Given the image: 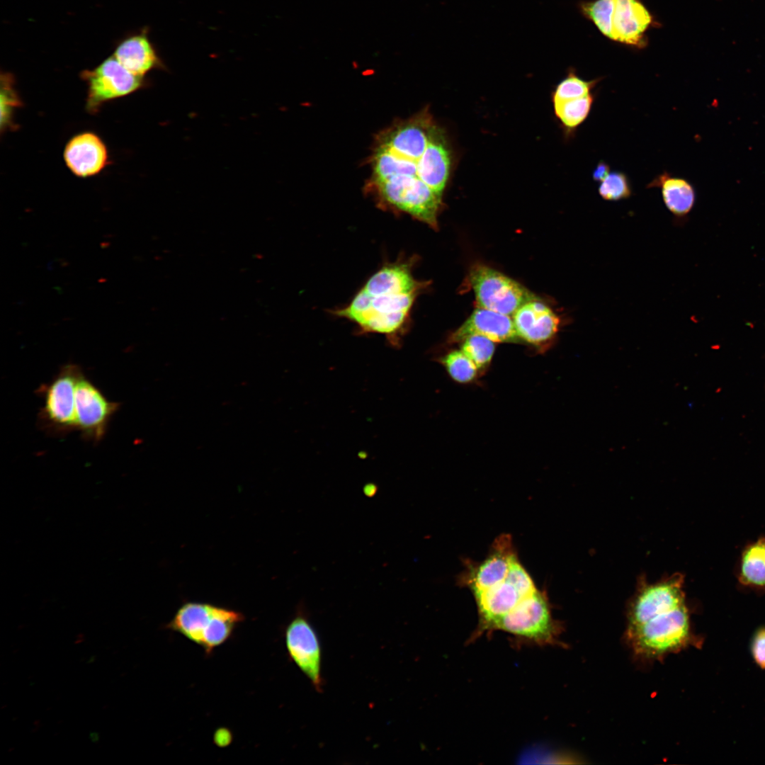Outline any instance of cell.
<instances>
[{"instance_id":"obj_1","label":"cell","mask_w":765,"mask_h":765,"mask_svg":"<svg viewBox=\"0 0 765 765\" xmlns=\"http://www.w3.org/2000/svg\"><path fill=\"white\" fill-rule=\"evenodd\" d=\"M370 166L366 192L378 208L437 228L451 155L444 130L427 108L376 135Z\"/></svg>"},{"instance_id":"obj_2","label":"cell","mask_w":765,"mask_h":765,"mask_svg":"<svg viewBox=\"0 0 765 765\" xmlns=\"http://www.w3.org/2000/svg\"><path fill=\"white\" fill-rule=\"evenodd\" d=\"M625 640L635 657L655 661L694 645L684 591V577L674 574L640 583L628 609Z\"/></svg>"},{"instance_id":"obj_3","label":"cell","mask_w":765,"mask_h":765,"mask_svg":"<svg viewBox=\"0 0 765 765\" xmlns=\"http://www.w3.org/2000/svg\"><path fill=\"white\" fill-rule=\"evenodd\" d=\"M419 294L400 289L361 288L346 307L332 313L356 324L361 333L384 335L395 346L406 332L412 307Z\"/></svg>"},{"instance_id":"obj_4","label":"cell","mask_w":765,"mask_h":765,"mask_svg":"<svg viewBox=\"0 0 765 765\" xmlns=\"http://www.w3.org/2000/svg\"><path fill=\"white\" fill-rule=\"evenodd\" d=\"M244 620V615L237 611L188 601L181 606L166 628L182 635L210 655L230 638Z\"/></svg>"},{"instance_id":"obj_5","label":"cell","mask_w":765,"mask_h":765,"mask_svg":"<svg viewBox=\"0 0 765 765\" xmlns=\"http://www.w3.org/2000/svg\"><path fill=\"white\" fill-rule=\"evenodd\" d=\"M495 630L544 645L556 643L560 633L548 600L539 590L522 599L497 620L492 628V630Z\"/></svg>"},{"instance_id":"obj_6","label":"cell","mask_w":765,"mask_h":765,"mask_svg":"<svg viewBox=\"0 0 765 765\" xmlns=\"http://www.w3.org/2000/svg\"><path fill=\"white\" fill-rule=\"evenodd\" d=\"M468 280L479 307L509 316L523 304L539 299L519 283L484 265L472 267Z\"/></svg>"},{"instance_id":"obj_7","label":"cell","mask_w":765,"mask_h":765,"mask_svg":"<svg viewBox=\"0 0 765 765\" xmlns=\"http://www.w3.org/2000/svg\"><path fill=\"white\" fill-rule=\"evenodd\" d=\"M80 75L87 85L86 108L90 113H97L106 102L128 96L144 85L143 76L130 72L113 55Z\"/></svg>"},{"instance_id":"obj_8","label":"cell","mask_w":765,"mask_h":765,"mask_svg":"<svg viewBox=\"0 0 765 765\" xmlns=\"http://www.w3.org/2000/svg\"><path fill=\"white\" fill-rule=\"evenodd\" d=\"M284 638L289 657L314 688L322 691V647L303 606L298 607L295 616L286 626Z\"/></svg>"},{"instance_id":"obj_9","label":"cell","mask_w":765,"mask_h":765,"mask_svg":"<svg viewBox=\"0 0 765 765\" xmlns=\"http://www.w3.org/2000/svg\"><path fill=\"white\" fill-rule=\"evenodd\" d=\"M82 374L78 366L67 364L40 390L44 397L40 415L51 429L67 431L76 428V388Z\"/></svg>"},{"instance_id":"obj_10","label":"cell","mask_w":765,"mask_h":765,"mask_svg":"<svg viewBox=\"0 0 765 765\" xmlns=\"http://www.w3.org/2000/svg\"><path fill=\"white\" fill-rule=\"evenodd\" d=\"M119 407L109 401L84 374L76 388V429L95 441L104 436L108 422Z\"/></svg>"},{"instance_id":"obj_11","label":"cell","mask_w":765,"mask_h":765,"mask_svg":"<svg viewBox=\"0 0 765 765\" xmlns=\"http://www.w3.org/2000/svg\"><path fill=\"white\" fill-rule=\"evenodd\" d=\"M654 25L657 21L641 0H614L611 40L643 48L646 32Z\"/></svg>"},{"instance_id":"obj_12","label":"cell","mask_w":765,"mask_h":765,"mask_svg":"<svg viewBox=\"0 0 765 765\" xmlns=\"http://www.w3.org/2000/svg\"><path fill=\"white\" fill-rule=\"evenodd\" d=\"M512 317L520 339L538 346L553 340L561 323L560 317L539 299L523 304Z\"/></svg>"},{"instance_id":"obj_13","label":"cell","mask_w":765,"mask_h":765,"mask_svg":"<svg viewBox=\"0 0 765 765\" xmlns=\"http://www.w3.org/2000/svg\"><path fill=\"white\" fill-rule=\"evenodd\" d=\"M63 157L70 171L80 178L98 174L108 161L105 143L92 132H83L72 137L64 147Z\"/></svg>"},{"instance_id":"obj_14","label":"cell","mask_w":765,"mask_h":765,"mask_svg":"<svg viewBox=\"0 0 765 765\" xmlns=\"http://www.w3.org/2000/svg\"><path fill=\"white\" fill-rule=\"evenodd\" d=\"M516 557L511 537L502 535L495 540L489 555L481 563L470 568L463 582L472 593L489 589L506 578Z\"/></svg>"},{"instance_id":"obj_15","label":"cell","mask_w":765,"mask_h":765,"mask_svg":"<svg viewBox=\"0 0 765 765\" xmlns=\"http://www.w3.org/2000/svg\"><path fill=\"white\" fill-rule=\"evenodd\" d=\"M484 336L494 342H518L520 338L512 318L482 307L475 309L449 337L450 343L462 342L469 336Z\"/></svg>"},{"instance_id":"obj_16","label":"cell","mask_w":765,"mask_h":765,"mask_svg":"<svg viewBox=\"0 0 765 765\" xmlns=\"http://www.w3.org/2000/svg\"><path fill=\"white\" fill-rule=\"evenodd\" d=\"M473 595L480 616L478 630L480 633L492 630L497 620L526 597L506 578L489 589L474 592Z\"/></svg>"},{"instance_id":"obj_17","label":"cell","mask_w":765,"mask_h":765,"mask_svg":"<svg viewBox=\"0 0 765 765\" xmlns=\"http://www.w3.org/2000/svg\"><path fill=\"white\" fill-rule=\"evenodd\" d=\"M127 69L143 76L149 71L164 67L149 38L147 29L130 34L119 41L113 55Z\"/></svg>"},{"instance_id":"obj_18","label":"cell","mask_w":765,"mask_h":765,"mask_svg":"<svg viewBox=\"0 0 765 765\" xmlns=\"http://www.w3.org/2000/svg\"><path fill=\"white\" fill-rule=\"evenodd\" d=\"M647 187L661 189L665 206L676 217L686 215L693 206L695 191L691 184L684 178L664 172L657 176Z\"/></svg>"},{"instance_id":"obj_19","label":"cell","mask_w":765,"mask_h":765,"mask_svg":"<svg viewBox=\"0 0 765 765\" xmlns=\"http://www.w3.org/2000/svg\"><path fill=\"white\" fill-rule=\"evenodd\" d=\"M595 100L594 94L565 101H552L556 117L569 131L576 130L587 118Z\"/></svg>"},{"instance_id":"obj_20","label":"cell","mask_w":765,"mask_h":765,"mask_svg":"<svg viewBox=\"0 0 765 765\" xmlns=\"http://www.w3.org/2000/svg\"><path fill=\"white\" fill-rule=\"evenodd\" d=\"M740 579L744 584L765 586V539L751 545L744 552Z\"/></svg>"},{"instance_id":"obj_21","label":"cell","mask_w":765,"mask_h":765,"mask_svg":"<svg viewBox=\"0 0 765 765\" xmlns=\"http://www.w3.org/2000/svg\"><path fill=\"white\" fill-rule=\"evenodd\" d=\"M579 8L584 17L592 21L604 36L611 40L614 0L583 1L579 4Z\"/></svg>"},{"instance_id":"obj_22","label":"cell","mask_w":765,"mask_h":765,"mask_svg":"<svg viewBox=\"0 0 765 765\" xmlns=\"http://www.w3.org/2000/svg\"><path fill=\"white\" fill-rule=\"evenodd\" d=\"M601 79L598 78L586 81L571 69L567 76L557 85L552 94V101L573 99L591 94Z\"/></svg>"},{"instance_id":"obj_23","label":"cell","mask_w":765,"mask_h":765,"mask_svg":"<svg viewBox=\"0 0 765 765\" xmlns=\"http://www.w3.org/2000/svg\"><path fill=\"white\" fill-rule=\"evenodd\" d=\"M461 351L482 371L490 363L494 353V341L489 338L474 334L468 336L463 341Z\"/></svg>"},{"instance_id":"obj_24","label":"cell","mask_w":765,"mask_h":765,"mask_svg":"<svg viewBox=\"0 0 765 765\" xmlns=\"http://www.w3.org/2000/svg\"><path fill=\"white\" fill-rule=\"evenodd\" d=\"M440 362L450 377L458 382H471L477 375V367L461 350L449 352L441 358Z\"/></svg>"},{"instance_id":"obj_25","label":"cell","mask_w":765,"mask_h":765,"mask_svg":"<svg viewBox=\"0 0 765 765\" xmlns=\"http://www.w3.org/2000/svg\"><path fill=\"white\" fill-rule=\"evenodd\" d=\"M11 74L2 73L1 77V130L10 128L14 110L21 106V101L13 86Z\"/></svg>"},{"instance_id":"obj_26","label":"cell","mask_w":765,"mask_h":765,"mask_svg":"<svg viewBox=\"0 0 765 765\" xmlns=\"http://www.w3.org/2000/svg\"><path fill=\"white\" fill-rule=\"evenodd\" d=\"M598 191L600 196L608 201L626 199L632 193L627 176L620 171L610 172L605 179L601 182Z\"/></svg>"},{"instance_id":"obj_27","label":"cell","mask_w":765,"mask_h":765,"mask_svg":"<svg viewBox=\"0 0 765 765\" xmlns=\"http://www.w3.org/2000/svg\"><path fill=\"white\" fill-rule=\"evenodd\" d=\"M506 579L512 582L525 596L538 590L531 577L520 563L518 557L512 562Z\"/></svg>"},{"instance_id":"obj_28","label":"cell","mask_w":765,"mask_h":765,"mask_svg":"<svg viewBox=\"0 0 765 765\" xmlns=\"http://www.w3.org/2000/svg\"><path fill=\"white\" fill-rule=\"evenodd\" d=\"M752 652L755 662L765 669V628L759 630L752 642Z\"/></svg>"},{"instance_id":"obj_29","label":"cell","mask_w":765,"mask_h":765,"mask_svg":"<svg viewBox=\"0 0 765 765\" xmlns=\"http://www.w3.org/2000/svg\"><path fill=\"white\" fill-rule=\"evenodd\" d=\"M215 744L220 747H225L232 741V734L226 727H220L215 730L213 736Z\"/></svg>"},{"instance_id":"obj_30","label":"cell","mask_w":765,"mask_h":765,"mask_svg":"<svg viewBox=\"0 0 765 765\" xmlns=\"http://www.w3.org/2000/svg\"><path fill=\"white\" fill-rule=\"evenodd\" d=\"M609 173V166L606 163L601 161L598 163L596 168L594 169L592 173V178L594 181L596 182H601L605 179V178L608 175Z\"/></svg>"},{"instance_id":"obj_31","label":"cell","mask_w":765,"mask_h":765,"mask_svg":"<svg viewBox=\"0 0 765 765\" xmlns=\"http://www.w3.org/2000/svg\"><path fill=\"white\" fill-rule=\"evenodd\" d=\"M363 491H364V493H365L366 495L370 497H373L376 493L377 488L375 487L373 485H372V486L368 485V486L365 487Z\"/></svg>"}]
</instances>
